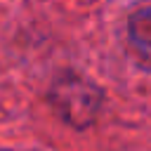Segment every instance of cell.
<instances>
[{"mask_svg":"<svg viewBox=\"0 0 151 151\" xmlns=\"http://www.w3.org/2000/svg\"><path fill=\"white\" fill-rule=\"evenodd\" d=\"M127 38L142 64L151 66V7H142L127 19Z\"/></svg>","mask_w":151,"mask_h":151,"instance_id":"7a4b0ae2","label":"cell"},{"mask_svg":"<svg viewBox=\"0 0 151 151\" xmlns=\"http://www.w3.org/2000/svg\"><path fill=\"white\" fill-rule=\"evenodd\" d=\"M52 104L71 125L85 127L94 120L99 104H101V94L92 83L78 76H66L59 83H54Z\"/></svg>","mask_w":151,"mask_h":151,"instance_id":"6da1fadb","label":"cell"}]
</instances>
